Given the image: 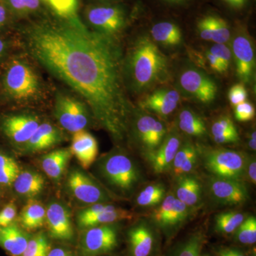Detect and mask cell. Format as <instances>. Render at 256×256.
<instances>
[{
    "label": "cell",
    "instance_id": "obj_56",
    "mask_svg": "<svg viewBox=\"0 0 256 256\" xmlns=\"http://www.w3.org/2000/svg\"><path fill=\"white\" fill-rule=\"evenodd\" d=\"M6 11L2 5H0V24H4L6 21Z\"/></svg>",
    "mask_w": 256,
    "mask_h": 256
},
{
    "label": "cell",
    "instance_id": "obj_6",
    "mask_svg": "<svg viewBox=\"0 0 256 256\" xmlns=\"http://www.w3.org/2000/svg\"><path fill=\"white\" fill-rule=\"evenodd\" d=\"M6 92L16 100H28L40 90V80L33 69L24 62L13 60L5 74Z\"/></svg>",
    "mask_w": 256,
    "mask_h": 256
},
{
    "label": "cell",
    "instance_id": "obj_24",
    "mask_svg": "<svg viewBox=\"0 0 256 256\" xmlns=\"http://www.w3.org/2000/svg\"><path fill=\"white\" fill-rule=\"evenodd\" d=\"M72 156L70 149H60L50 152L42 158V169L52 180H60L68 166Z\"/></svg>",
    "mask_w": 256,
    "mask_h": 256
},
{
    "label": "cell",
    "instance_id": "obj_35",
    "mask_svg": "<svg viewBox=\"0 0 256 256\" xmlns=\"http://www.w3.org/2000/svg\"><path fill=\"white\" fill-rule=\"evenodd\" d=\"M230 28H232V25L228 18L218 12L216 18L212 41L216 44H225L230 40Z\"/></svg>",
    "mask_w": 256,
    "mask_h": 256
},
{
    "label": "cell",
    "instance_id": "obj_58",
    "mask_svg": "<svg viewBox=\"0 0 256 256\" xmlns=\"http://www.w3.org/2000/svg\"><path fill=\"white\" fill-rule=\"evenodd\" d=\"M98 1L104 2H112L114 0H98Z\"/></svg>",
    "mask_w": 256,
    "mask_h": 256
},
{
    "label": "cell",
    "instance_id": "obj_50",
    "mask_svg": "<svg viewBox=\"0 0 256 256\" xmlns=\"http://www.w3.org/2000/svg\"><path fill=\"white\" fill-rule=\"evenodd\" d=\"M16 162L11 156L0 154V169L10 168L16 165Z\"/></svg>",
    "mask_w": 256,
    "mask_h": 256
},
{
    "label": "cell",
    "instance_id": "obj_1",
    "mask_svg": "<svg viewBox=\"0 0 256 256\" xmlns=\"http://www.w3.org/2000/svg\"><path fill=\"white\" fill-rule=\"evenodd\" d=\"M24 40L38 63L82 96L98 124L116 140H124L132 108L114 36L89 30L77 18L32 24Z\"/></svg>",
    "mask_w": 256,
    "mask_h": 256
},
{
    "label": "cell",
    "instance_id": "obj_54",
    "mask_svg": "<svg viewBox=\"0 0 256 256\" xmlns=\"http://www.w3.org/2000/svg\"><path fill=\"white\" fill-rule=\"evenodd\" d=\"M220 256H245L242 252L235 249H225L222 250L220 254Z\"/></svg>",
    "mask_w": 256,
    "mask_h": 256
},
{
    "label": "cell",
    "instance_id": "obj_29",
    "mask_svg": "<svg viewBox=\"0 0 256 256\" xmlns=\"http://www.w3.org/2000/svg\"><path fill=\"white\" fill-rule=\"evenodd\" d=\"M165 194L166 190L162 184L149 185L138 195L136 202L139 206H154L163 201Z\"/></svg>",
    "mask_w": 256,
    "mask_h": 256
},
{
    "label": "cell",
    "instance_id": "obj_3",
    "mask_svg": "<svg viewBox=\"0 0 256 256\" xmlns=\"http://www.w3.org/2000/svg\"><path fill=\"white\" fill-rule=\"evenodd\" d=\"M99 170L106 182L122 194L134 191L142 180L137 164L122 152L112 153L102 158Z\"/></svg>",
    "mask_w": 256,
    "mask_h": 256
},
{
    "label": "cell",
    "instance_id": "obj_20",
    "mask_svg": "<svg viewBox=\"0 0 256 256\" xmlns=\"http://www.w3.org/2000/svg\"><path fill=\"white\" fill-rule=\"evenodd\" d=\"M31 237L18 226H0V246L12 256H21Z\"/></svg>",
    "mask_w": 256,
    "mask_h": 256
},
{
    "label": "cell",
    "instance_id": "obj_53",
    "mask_svg": "<svg viewBox=\"0 0 256 256\" xmlns=\"http://www.w3.org/2000/svg\"><path fill=\"white\" fill-rule=\"evenodd\" d=\"M10 4L12 8L18 13L26 12L24 6L22 4V0H9Z\"/></svg>",
    "mask_w": 256,
    "mask_h": 256
},
{
    "label": "cell",
    "instance_id": "obj_60",
    "mask_svg": "<svg viewBox=\"0 0 256 256\" xmlns=\"http://www.w3.org/2000/svg\"></svg>",
    "mask_w": 256,
    "mask_h": 256
},
{
    "label": "cell",
    "instance_id": "obj_38",
    "mask_svg": "<svg viewBox=\"0 0 256 256\" xmlns=\"http://www.w3.org/2000/svg\"><path fill=\"white\" fill-rule=\"evenodd\" d=\"M197 148L192 143L188 142L184 144L182 146H180L172 164L171 169L173 174L176 173L182 165L184 162L186 158H188L194 152L196 151Z\"/></svg>",
    "mask_w": 256,
    "mask_h": 256
},
{
    "label": "cell",
    "instance_id": "obj_59",
    "mask_svg": "<svg viewBox=\"0 0 256 256\" xmlns=\"http://www.w3.org/2000/svg\"><path fill=\"white\" fill-rule=\"evenodd\" d=\"M2 26V25L0 24V28H1Z\"/></svg>",
    "mask_w": 256,
    "mask_h": 256
},
{
    "label": "cell",
    "instance_id": "obj_45",
    "mask_svg": "<svg viewBox=\"0 0 256 256\" xmlns=\"http://www.w3.org/2000/svg\"><path fill=\"white\" fill-rule=\"evenodd\" d=\"M198 158H200V152H198V150H196V151L192 153L191 156L186 158L184 162L182 165L181 168L176 172L174 176L178 178L182 175L190 174L196 166Z\"/></svg>",
    "mask_w": 256,
    "mask_h": 256
},
{
    "label": "cell",
    "instance_id": "obj_9",
    "mask_svg": "<svg viewBox=\"0 0 256 256\" xmlns=\"http://www.w3.org/2000/svg\"><path fill=\"white\" fill-rule=\"evenodd\" d=\"M67 186L74 198L87 204L106 203L111 198L104 188L78 170H72L69 173Z\"/></svg>",
    "mask_w": 256,
    "mask_h": 256
},
{
    "label": "cell",
    "instance_id": "obj_21",
    "mask_svg": "<svg viewBox=\"0 0 256 256\" xmlns=\"http://www.w3.org/2000/svg\"><path fill=\"white\" fill-rule=\"evenodd\" d=\"M128 236L132 256H150L154 245V235L146 222L133 226Z\"/></svg>",
    "mask_w": 256,
    "mask_h": 256
},
{
    "label": "cell",
    "instance_id": "obj_25",
    "mask_svg": "<svg viewBox=\"0 0 256 256\" xmlns=\"http://www.w3.org/2000/svg\"><path fill=\"white\" fill-rule=\"evenodd\" d=\"M46 208L42 203L30 200L20 214V224L25 230H36L43 226L46 222Z\"/></svg>",
    "mask_w": 256,
    "mask_h": 256
},
{
    "label": "cell",
    "instance_id": "obj_19",
    "mask_svg": "<svg viewBox=\"0 0 256 256\" xmlns=\"http://www.w3.org/2000/svg\"><path fill=\"white\" fill-rule=\"evenodd\" d=\"M150 34L154 42L165 46H178L182 40V30L174 18L156 20L152 25Z\"/></svg>",
    "mask_w": 256,
    "mask_h": 256
},
{
    "label": "cell",
    "instance_id": "obj_43",
    "mask_svg": "<svg viewBox=\"0 0 256 256\" xmlns=\"http://www.w3.org/2000/svg\"><path fill=\"white\" fill-rule=\"evenodd\" d=\"M168 9H184L196 4L200 0H150Z\"/></svg>",
    "mask_w": 256,
    "mask_h": 256
},
{
    "label": "cell",
    "instance_id": "obj_17",
    "mask_svg": "<svg viewBox=\"0 0 256 256\" xmlns=\"http://www.w3.org/2000/svg\"><path fill=\"white\" fill-rule=\"evenodd\" d=\"M70 150L84 169H88L98 154V146L95 138L85 130L74 133Z\"/></svg>",
    "mask_w": 256,
    "mask_h": 256
},
{
    "label": "cell",
    "instance_id": "obj_14",
    "mask_svg": "<svg viewBox=\"0 0 256 256\" xmlns=\"http://www.w3.org/2000/svg\"><path fill=\"white\" fill-rule=\"evenodd\" d=\"M181 146V140L176 133L165 136L156 149L146 153V160L156 174H162L171 169L172 164Z\"/></svg>",
    "mask_w": 256,
    "mask_h": 256
},
{
    "label": "cell",
    "instance_id": "obj_42",
    "mask_svg": "<svg viewBox=\"0 0 256 256\" xmlns=\"http://www.w3.org/2000/svg\"><path fill=\"white\" fill-rule=\"evenodd\" d=\"M247 92L242 84H236L230 88L228 92V99L232 105L236 106L246 101Z\"/></svg>",
    "mask_w": 256,
    "mask_h": 256
},
{
    "label": "cell",
    "instance_id": "obj_52",
    "mask_svg": "<svg viewBox=\"0 0 256 256\" xmlns=\"http://www.w3.org/2000/svg\"><path fill=\"white\" fill-rule=\"evenodd\" d=\"M47 256H74L66 249L62 248H55L50 249Z\"/></svg>",
    "mask_w": 256,
    "mask_h": 256
},
{
    "label": "cell",
    "instance_id": "obj_37",
    "mask_svg": "<svg viewBox=\"0 0 256 256\" xmlns=\"http://www.w3.org/2000/svg\"><path fill=\"white\" fill-rule=\"evenodd\" d=\"M217 2L234 14H242L252 6V0H216Z\"/></svg>",
    "mask_w": 256,
    "mask_h": 256
},
{
    "label": "cell",
    "instance_id": "obj_15",
    "mask_svg": "<svg viewBox=\"0 0 256 256\" xmlns=\"http://www.w3.org/2000/svg\"><path fill=\"white\" fill-rule=\"evenodd\" d=\"M40 119L28 114H16L4 120L3 131L16 144H25L40 126Z\"/></svg>",
    "mask_w": 256,
    "mask_h": 256
},
{
    "label": "cell",
    "instance_id": "obj_33",
    "mask_svg": "<svg viewBox=\"0 0 256 256\" xmlns=\"http://www.w3.org/2000/svg\"><path fill=\"white\" fill-rule=\"evenodd\" d=\"M50 249V244L46 235L40 233L30 238L21 256H47Z\"/></svg>",
    "mask_w": 256,
    "mask_h": 256
},
{
    "label": "cell",
    "instance_id": "obj_36",
    "mask_svg": "<svg viewBox=\"0 0 256 256\" xmlns=\"http://www.w3.org/2000/svg\"><path fill=\"white\" fill-rule=\"evenodd\" d=\"M203 244L202 234L192 236L180 247L174 256H200Z\"/></svg>",
    "mask_w": 256,
    "mask_h": 256
},
{
    "label": "cell",
    "instance_id": "obj_27",
    "mask_svg": "<svg viewBox=\"0 0 256 256\" xmlns=\"http://www.w3.org/2000/svg\"><path fill=\"white\" fill-rule=\"evenodd\" d=\"M192 210L193 208L186 206L176 198L169 212L156 225L166 230L176 228L190 218Z\"/></svg>",
    "mask_w": 256,
    "mask_h": 256
},
{
    "label": "cell",
    "instance_id": "obj_13",
    "mask_svg": "<svg viewBox=\"0 0 256 256\" xmlns=\"http://www.w3.org/2000/svg\"><path fill=\"white\" fill-rule=\"evenodd\" d=\"M232 47L237 76L242 82H249L252 80L256 63L252 42L246 35L240 34L235 36Z\"/></svg>",
    "mask_w": 256,
    "mask_h": 256
},
{
    "label": "cell",
    "instance_id": "obj_23",
    "mask_svg": "<svg viewBox=\"0 0 256 256\" xmlns=\"http://www.w3.org/2000/svg\"><path fill=\"white\" fill-rule=\"evenodd\" d=\"M14 190L18 194L28 198H34L42 193L44 188L45 180L36 172H20L15 180Z\"/></svg>",
    "mask_w": 256,
    "mask_h": 256
},
{
    "label": "cell",
    "instance_id": "obj_5",
    "mask_svg": "<svg viewBox=\"0 0 256 256\" xmlns=\"http://www.w3.org/2000/svg\"><path fill=\"white\" fill-rule=\"evenodd\" d=\"M203 160L204 168L216 178L242 181L246 175L248 158L240 152L210 150L205 152Z\"/></svg>",
    "mask_w": 256,
    "mask_h": 256
},
{
    "label": "cell",
    "instance_id": "obj_12",
    "mask_svg": "<svg viewBox=\"0 0 256 256\" xmlns=\"http://www.w3.org/2000/svg\"><path fill=\"white\" fill-rule=\"evenodd\" d=\"M46 210V222L50 237L62 242L73 240L74 228L68 208L58 202H52Z\"/></svg>",
    "mask_w": 256,
    "mask_h": 256
},
{
    "label": "cell",
    "instance_id": "obj_41",
    "mask_svg": "<svg viewBox=\"0 0 256 256\" xmlns=\"http://www.w3.org/2000/svg\"><path fill=\"white\" fill-rule=\"evenodd\" d=\"M234 114L237 120L240 122H246V121L252 120L255 117V108L250 102L245 101L235 106Z\"/></svg>",
    "mask_w": 256,
    "mask_h": 256
},
{
    "label": "cell",
    "instance_id": "obj_4",
    "mask_svg": "<svg viewBox=\"0 0 256 256\" xmlns=\"http://www.w3.org/2000/svg\"><path fill=\"white\" fill-rule=\"evenodd\" d=\"M86 16L96 31L114 36L126 28L131 18V12L120 3L105 2L89 6Z\"/></svg>",
    "mask_w": 256,
    "mask_h": 256
},
{
    "label": "cell",
    "instance_id": "obj_34",
    "mask_svg": "<svg viewBox=\"0 0 256 256\" xmlns=\"http://www.w3.org/2000/svg\"><path fill=\"white\" fill-rule=\"evenodd\" d=\"M237 239L244 244H254L256 242V218L254 216L245 218L237 228Z\"/></svg>",
    "mask_w": 256,
    "mask_h": 256
},
{
    "label": "cell",
    "instance_id": "obj_47",
    "mask_svg": "<svg viewBox=\"0 0 256 256\" xmlns=\"http://www.w3.org/2000/svg\"><path fill=\"white\" fill-rule=\"evenodd\" d=\"M214 140L217 144H224L230 143H236L239 141L238 132L226 133L220 136H214Z\"/></svg>",
    "mask_w": 256,
    "mask_h": 256
},
{
    "label": "cell",
    "instance_id": "obj_31",
    "mask_svg": "<svg viewBox=\"0 0 256 256\" xmlns=\"http://www.w3.org/2000/svg\"><path fill=\"white\" fill-rule=\"evenodd\" d=\"M158 120L150 116H140L138 118L136 122V132L140 142L143 148L146 150V153L150 150V142L153 130L156 127Z\"/></svg>",
    "mask_w": 256,
    "mask_h": 256
},
{
    "label": "cell",
    "instance_id": "obj_18",
    "mask_svg": "<svg viewBox=\"0 0 256 256\" xmlns=\"http://www.w3.org/2000/svg\"><path fill=\"white\" fill-rule=\"evenodd\" d=\"M62 139L63 136L58 128L50 122H44L24 144V149L28 152L46 150L62 142Z\"/></svg>",
    "mask_w": 256,
    "mask_h": 256
},
{
    "label": "cell",
    "instance_id": "obj_28",
    "mask_svg": "<svg viewBox=\"0 0 256 256\" xmlns=\"http://www.w3.org/2000/svg\"><path fill=\"white\" fill-rule=\"evenodd\" d=\"M178 124L181 130L194 137H202L206 133L203 120L193 111L184 109L178 116Z\"/></svg>",
    "mask_w": 256,
    "mask_h": 256
},
{
    "label": "cell",
    "instance_id": "obj_2",
    "mask_svg": "<svg viewBox=\"0 0 256 256\" xmlns=\"http://www.w3.org/2000/svg\"><path fill=\"white\" fill-rule=\"evenodd\" d=\"M168 60L148 35L138 38L130 54L128 70L132 86L144 92L168 78Z\"/></svg>",
    "mask_w": 256,
    "mask_h": 256
},
{
    "label": "cell",
    "instance_id": "obj_39",
    "mask_svg": "<svg viewBox=\"0 0 256 256\" xmlns=\"http://www.w3.org/2000/svg\"><path fill=\"white\" fill-rule=\"evenodd\" d=\"M210 131L213 137L226 134V133L238 132L233 120L226 116L220 118V119L215 121L212 124Z\"/></svg>",
    "mask_w": 256,
    "mask_h": 256
},
{
    "label": "cell",
    "instance_id": "obj_55",
    "mask_svg": "<svg viewBox=\"0 0 256 256\" xmlns=\"http://www.w3.org/2000/svg\"><path fill=\"white\" fill-rule=\"evenodd\" d=\"M249 146L252 150H256V132H252V136H250V140H249Z\"/></svg>",
    "mask_w": 256,
    "mask_h": 256
},
{
    "label": "cell",
    "instance_id": "obj_22",
    "mask_svg": "<svg viewBox=\"0 0 256 256\" xmlns=\"http://www.w3.org/2000/svg\"><path fill=\"white\" fill-rule=\"evenodd\" d=\"M202 194V184L196 176L188 174L178 178L176 198L186 206H196L201 201Z\"/></svg>",
    "mask_w": 256,
    "mask_h": 256
},
{
    "label": "cell",
    "instance_id": "obj_51",
    "mask_svg": "<svg viewBox=\"0 0 256 256\" xmlns=\"http://www.w3.org/2000/svg\"><path fill=\"white\" fill-rule=\"evenodd\" d=\"M22 2L26 12L38 9L40 4V0H22Z\"/></svg>",
    "mask_w": 256,
    "mask_h": 256
},
{
    "label": "cell",
    "instance_id": "obj_57",
    "mask_svg": "<svg viewBox=\"0 0 256 256\" xmlns=\"http://www.w3.org/2000/svg\"><path fill=\"white\" fill-rule=\"evenodd\" d=\"M5 50V44L2 40L0 38V58H1L2 56L4 54Z\"/></svg>",
    "mask_w": 256,
    "mask_h": 256
},
{
    "label": "cell",
    "instance_id": "obj_40",
    "mask_svg": "<svg viewBox=\"0 0 256 256\" xmlns=\"http://www.w3.org/2000/svg\"><path fill=\"white\" fill-rule=\"evenodd\" d=\"M208 52L220 60L226 72L232 57V52L228 47L224 44H216L214 46L210 47Z\"/></svg>",
    "mask_w": 256,
    "mask_h": 256
},
{
    "label": "cell",
    "instance_id": "obj_44",
    "mask_svg": "<svg viewBox=\"0 0 256 256\" xmlns=\"http://www.w3.org/2000/svg\"><path fill=\"white\" fill-rule=\"evenodd\" d=\"M18 210L14 203H10L0 212V226L5 227L12 224L16 218Z\"/></svg>",
    "mask_w": 256,
    "mask_h": 256
},
{
    "label": "cell",
    "instance_id": "obj_30",
    "mask_svg": "<svg viewBox=\"0 0 256 256\" xmlns=\"http://www.w3.org/2000/svg\"><path fill=\"white\" fill-rule=\"evenodd\" d=\"M245 220V216L238 212H224L216 216L215 226L218 232L230 234L235 232Z\"/></svg>",
    "mask_w": 256,
    "mask_h": 256
},
{
    "label": "cell",
    "instance_id": "obj_16",
    "mask_svg": "<svg viewBox=\"0 0 256 256\" xmlns=\"http://www.w3.org/2000/svg\"><path fill=\"white\" fill-rule=\"evenodd\" d=\"M180 100V94L174 89L160 88L146 96L140 105L144 110L165 117L176 109Z\"/></svg>",
    "mask_w": 256,
    "mask_h": 256
},
{
    "label": "cell",
    "instance_id": "obj_46",
    "mask_svg": "<svg viewBox=\"0 0 256 256\" xmlns=\"http://www.w3.org/2000/svg\"><path fill=\"white\" fill-rule=\"evenodd\" d=\"M20 172V170L18 164L0 169V184L4 185L12 184L14 182Z\"/></svg>",
    "mask_w": 256,
    "mask_h": 256
},
{
    "label": "cell",
    "instance_id": "obj_10",
    "mask_svg": "<svg viewBox=\"0 0 256 256\" xmlns=\"http://www.w3.org/2000/svg\"><path fill=\"white\" fill-rule=\"evenodd\" d=\"M208 190L210 196L220 204H242L248 200V191L242 181L216 178L208 181Z\"/></svg>",
    "mask_w": 256,
    "mask_h": 256
},
{
    "label": "cell",
    "instance_id": "obj_7",
    "mask_svg": "<svg viewBox=\"0 0 256 256\" xmlns=\"http://www.w3.org/2000/svg\"><path fill=\"white\" fill-rule=\"evenodd\" d=\"M117 245V228L112 224L85 228L79 240L82 256L102 255L114 250Z\"/></svg>",
    "mask_w": 256,
    "mask_h": 256
},
{
    "label": "cell",
    "instance_id": "obj_49",
    "mask_svg": "<svg viewBox=\"0 0 256 256\" xmlns=\"http://www.w3.org/2000/svg\"><path fill=\"white\" fill-rule=\"evenodd\" d=\"M206 57L207 60H208V64H210V68L214 70L215 72H218V73H224V72H226L220 60L212 54H210L208 50L206 53Z\"/></svg>",
    "mask_w": 256,
    "mask_h": 256
},
{
    "label": "cell",
    "instance_id": "obj_8",
    "mask_svg": "<svg viewBox=\"0 0 256 256\" xmlns=\"http://www.w3.org/2000/svg\"><path fill=\"white\" fill-rule=\"evenodd\" d=\"M54 114L60 126L72 133L84 130L88 124L89 114L85 104L69 96L57 95Z\"/></svg>",
    "mask_w": 256,
    "mask_h": 256
},
{
    "label": "cell",
    "instance_id": "obj_48",
    "mask_svg": "<svg viewBox=\"0 0 256 256\" xmlns=\"http://www.w3.org/2000/svg\"><path fill=\"white\" fill-rule=\"evenodd\" d=\"M248 174V178L250 182L256 184V159L252 158H248L246 168V174Z\"/></svg>",
    "mask_w": 256,
    "mask_h": 256
},
{
    "label": "cell",
    "instance_id": "obj_32",
    "mask_svg": "<svg viewBox=\"0 0 256 256\" xmlns=\"http://www.w3.org/2000/svg\"><path fill=\"white\" fill-rule=\"evenodd\" d=\"M48 5L56 14L63 20L78 18V0H42Z\"/></svg>",
    "mask_w": 256,
    "mask_h": 256
},
{
    "label": "cell",
    "instance_id": "obj_11",
    "mask_svg": "<svg viewBox=\"0 0 256 256\" xmlns=\"http://www.w3.org/2000/svg\"><path fill=\"white\" fill-rule=\"evenodd\" d=\"M180 84L186 94L202 104H210L215 100L216 84L200 70L195 69L184 70L180 76Z\"/></svg>",
    "mask_w": 256,
    "mask_h": 256
},
{
    "label": "cell",
    "instance_id": "obj_26",
    "mask_svg": "<svg viewBox=\"0 0 256 256\" xmlns=\"http://www.w3.org/2000/svg\"><path fill=\"white\" fill-rule=\"evenodd\" d=\"M134 214L129 210L114 206L110 210H104L87 220L78 222L80 228L85 229L97 226L110 224L122 220H132Z\"/></svg>",
    "mask_w": 256,
    "mask_h": 256
}]
</instances>
